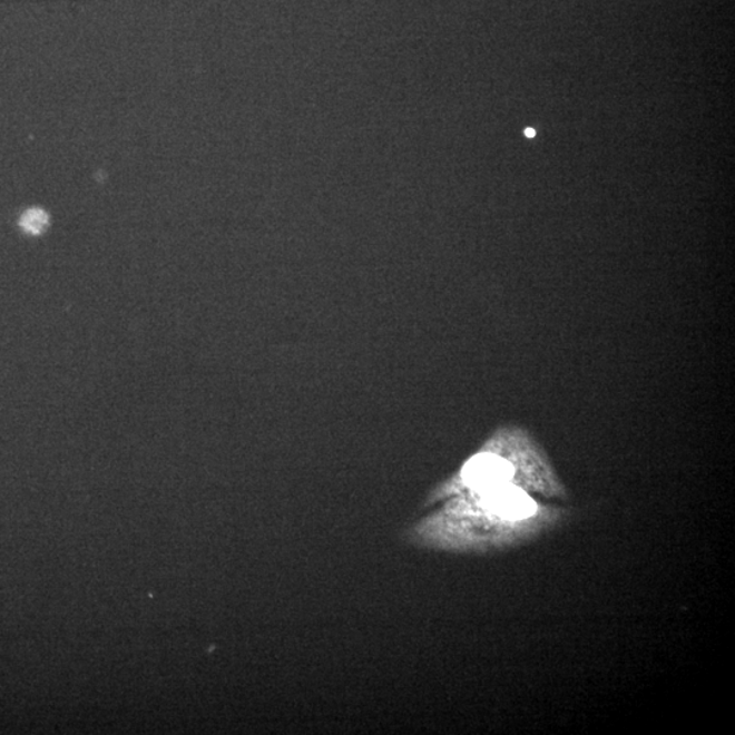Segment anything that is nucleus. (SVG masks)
<instances>
[{"label":"nucleus","mask_w":735,"mask_h":735,"mask_svg":"<svg viewBox=\"0 0 735 735\" xmlns=\"http://www.w3.org/2000/svg\"><path fill=\"white\" fill-rule=\"evenodd\" d=\"M525 134H526V137H529V138L536 137V130H532V128H527Z\"/></svg>","instance_id":"4"},{"label":"nucleus","mask_w":735,"mask_h":735,"mask_svg":"<svg viewBox=\"0 0 735 735\" xmlns=\"http://www.w3.org/2000/svg\"><path fill=\"white\" fill-rule=\"evenodd\" d=\"M48 223V214L41 208H30L20 220L21 228L30 235H40L47 228Z\"/></svg>","instance_id":"3"},{"label":"nucleus","mask_w":735,"mask_h":735,"mask_svg":"<svg viewBox=\"0 0 735 735\" xmlns=\"http://www.w3.org/2000/svg\"><path fill=\"white\" fill-rule=\"evenodd\" d=\"M519 483L548 498L566 494L559 478L539 449L522 429H506L464 463L451 480L441 483L427 499L425 507L477 490Z\"/></svg>","instance_id":"2"},{"label":"nucleus","mask_w":735,"mask_h":735,"mask_svg":"<svg viewBox=\"0 0 735 735\" xmlns=\"http://www.w3.org/2000/svg\"><path fill=\"white\" fill-rule=\"evenodd\" d=\"M560 511L539 504L519 483L457 494L410 527L413 547L451 553H486L525 541L559 522Z\"/></svg>","instance_id":"1"}]
</instances>
